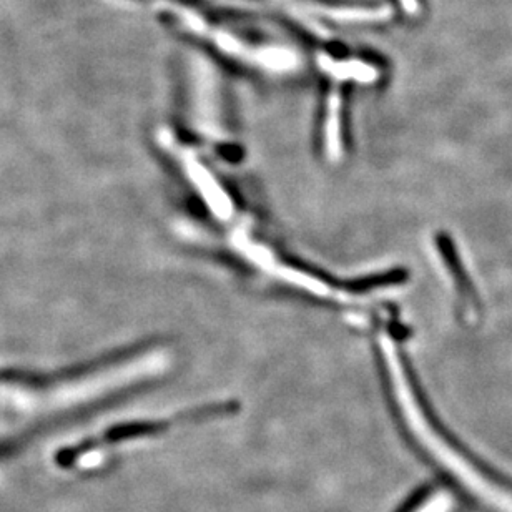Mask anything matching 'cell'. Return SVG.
<instances>
[{
    "label": "cell",
    "instance_id": "obj_1",
    "mask_svg": "<svg viewBox=\"0 0 512 512\" xmlns=\"http://www.w3.org/2000/svg\"><path fill=\"white\" fill-rule=\"evenodd\" d=\"M381 350L388 366L394 399L398 404L404 426L408 428L419 448L489 511L512 512V489L483 471L481 466L471 461L458 446H454L444 436L443 431H439L433 419L429 418L423 403L419 401L418 394L411 388L408 375L403 365L399 363L393 341L386 338V335L381 338Z\"/></svg>",
    "mask_w": 512,
    "mask_h": 512
},
{
    "label": "cell",
    "instance_id": "obj_2",
    "mask_svg": "<svg viewBox=\"0 0 512 512\" xmlns=\"http://www.w3.org/2000/svg\"><path fill=\"white\" fill-rule=\"evenodd\" d=\"M401 512H454V499L443 489H429L419 494Z\"/></svg>",
    "mask_w": 512,
    "mask_h": 512
}]
</instances>
